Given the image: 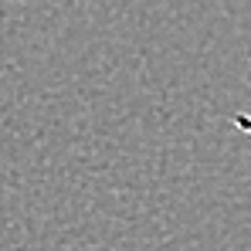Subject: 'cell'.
Here are the masks:
<instances>
[{
  "instance_id": "1",
  "label": "cell",
  "mask_w": 251,
  "mask_h": 251,
  "mask_svg": "<svg viewBox=\"0 0 251 251\" xmlns=\"http://www.w3.org/2000/svg\"><path fill=\"white\" fill-rule=\"evenodd\" d=\"M231 123H234V129H241V132H248V136H251V116H234Z\"/></svg>"
}]
</instances>
